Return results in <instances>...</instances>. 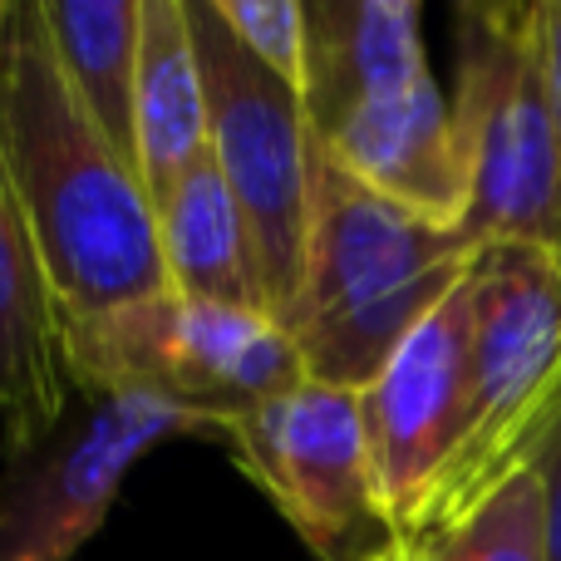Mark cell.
Returning <instances> with one entry per match:
<instances>
[{"label": "cell", "instance_id": "6da1fadb", "mask_svg": "<svg viewBox=\"0 0 561 561\" xmlns=\"http://www.w3.org/2000/svg\"><path fill=\"white\" fill-rule=\"evenodd\" d=\"M0 168L65 330L168 290L153 203L59 75L39 0H0Z\"/></svg>", "mask_w": 561, "mask_h": 561}, {"label": "cell", "instance_id": "7a4b0ae2", "mask_svg": "<svg viewBox=\"0 0 561 561\" xmlns=\"http://www.w3.org/2000/svg\"><path fill=\"white\" fill-rule=\"evenodd\" d=\"M473 256L463 227H434L385 203L316 148L306 272L280 320L306 379L359 394L409 330L454 296Z\"/></svg>", "mask_w": 561, "mask_h": 561}, {"label": "cell", "instance_id": "3957f363", "mask_svg": "<svg viewBox=\"0 0 561 561\" xmlns=\"http://www.w3.org/2000/svg\"><path fill=\"white\" fill-rule=\"evenodd\" d=\"M561 404V252L493 242L473 256L468 424L404 547L473 513L493 488L533 468Z\"/></svg>", "mask_w": 561, "mask_h": 561}, {"label": "cell", "instance_id": "277c9868", "mask_svg": "<svg viewBox=\"0 0 561 561\" xmlns=\"http://www.w3.org/2000/svg\"><path fill=\"white\" fill-rule=\"evenodd\" d=\"M65 365L75 389L153 399L203 434H227L242 414L306 385L300 350L280 320L178 290L65 330Z\"/></svg>", "mask_w": 561, "mask_h": 561}, {"label": "cell", "instance_id": "5b68a950", "mask_svg": "<svg viewBox=\"0 0 561 561\" xmlns=\"http://www.w3.org/2000/svg\"><path fill=\"white\" fill-rule=\"evenodd\" d=\"M454 128L468 158V242L561 252V138L537 0H473L458 10Z\"/></svg>", "mask_w": 561, "mask_h": 561}, {"label": "cell", "instance_id": "8992f818", "mask_svg": "<svg viewBox=\"0 0 561 561\" xmlns=\"http://www.w3.org/2000/svg\"><path fill=\"white\" fill-rule=\"evenodd\" d=\"M187 20L207 79V153L252 232L266 316L286 320L306 272L316 134L300 94L237 45L213 0H187Z\"/></svg>", "mask_w": 561, "mask_h": 561}, {"label": "cell", "instance_id": "52a82bcc", "mask_svg": "<svg viewBox=\"0 0 561 561\" xmlns=\"http://www.w3.org/2000/svg\"><path fill=\"white\" fill-rule=\"evenodd\" d=\"M222 438L320 561H375L394 547L369 468L359 394L306 379L242 414Z\"/></svg>", "mask_w": 561, "mask_h": 561}, {"label": "cell", "instance_id": "ba28073f", "mask_svg": "<svg viewBox=\"0 0 561 561\" xmlns=\"http://www.w3.org/2000/svg\"><path fill=\"white\" fill-rule=\"evenodd\" d=\"M183 434L193 419L138 394L75 389L65 419L0 473V561H75L114 513L144 454Z\"/></svg>", "mask_w": 561, "mask_h": 561}, {"label": "cell", "instance_id": "9c48e42d", "mask_svg": "<svg viewBox=\"0 0 561 561\" xmlns=\"http://www.w3.org/2000/svg\"><path fill=\"white\" fill-rule=\"evenodd\" d=\"M468 335H473V266L458 290L424 316L409 340L359 389L379 507L404 542L434 483L454 463L468 424Z\"/></svg>", "mask_w": 561, "mask_h": 561}, {"label": "cell", "instance_id": "30bf717a", "mask_svg": "<svg viewBox=\"0 0 561 561\" xmlns=\"http://www.w3.org/2000/svg\"><path fill=\"white\" fill-rule=\"evenodd\" d=\"M316 148L385 203L434 227H463L468 158L454 128V104L434 75L350 108L316 138Z\"/></svg>", "mask_w": 561, "mask_h": 561}, {"label": "cell", "instance_id": "8fae6325", "mask_svg": "<svg viewBox=\"0 0 561 561\" xmlns=\"http://www.w3.org/2000/svg\"><path fill=\"white\" fill-rule=\"evenodd\" d=\"M75 379L65 365V320L39 266L35 237L0 168V428L5 454L35 448L65 419Z\"/></svg>", "mask_w": 561, "mask_h": 561}, {"label": "cell", "instance_id": "7c38bea8", "mask_svg": "<svg viewBox=\"0 0 561 561\" xmlns=\"http://www.w3.org/2000/svg\"><path fill=\"white\" fill-rule=\"evenodd\" d=\"M424 10L414 0H310L306 5V118L325 134L350 108L428 79Z\"/></svg>", "mask_w": 561, "mask_h": 561}, {"label": "cell", "instance_id": "4fadbf2b", "mask_svg": "<svg viewBox=\"0 0 561 561\" xmlns=\"http://www.w3.org/2000/svg\"><path fill=\"white\" fill-rule=\"evenodd\" d=\"M207 158V79L187 0H138L134 168L148 203Z\"/></svg>", "mask_w": 561, "mask_h": 561}, {"label": "cell", "instance_id": "5bb4252c", "mask_svg": "<svg viewBox=\"0 0 561 561\" xmlns=\"http://www.w3.org/2000/svg\"><path fill=\"white\" fill-rule=\"evenodd\" d=\"M153 222H158V252H163L168 290L213 300V306L266 310L252 232H247L213 153L158 197Z\"/></svg>", "mask_w": 561, "mask_h": 561}, {"label": "cell", "instance_id": "9a60e30c", "mask_svg": "<svg viewBox=\"0 0 561 561\" xmlns=\"http://www.w3.org/2000/svg\"><path fill=\"white\" fill-rule=\"evenodd\" d=\"M39 20L84 114L134 163L138 0H39Z\"/></svg>", "mask_w": 561, "mask_h": 561}, {"label": "cell", "instance_id": "2e32d148", "mask_svg": "<svg viewBox=\"0 0 561 561\" xmlns=\"http://www.w3.org/2000/svg\"><path fill=\"white\" fill-rule=\"evenodd\" d=\"M409 561H547V503L537 473H513L473 513L409 542Z\"/></svg>", "mask_w": 561, "mask_h": 561}, {"label": "cell", "instance_id": "e0dca14e", "mask_svg": "<svg viewBox=\"0 0 561 561\" xmlns=\"http://www.w3.org/2000/svg\"><path fill=\"white\" fill-rule=\"evenodd\" d=\"M232 39L296 94H306V5L300 0H213Z\"/></svg>", "mask_w": 561, "mask_h": 561}, {"label": "cell", "instance_id": "ac0fdd59", "mask_svg": "<svg viewBox=\"0 0 561 561\" xmlns=\"http://www.w3.org/2000/svg\"><path fill=\"white\" fill-rule=\"evenodd\" d=\"M533 473L542 483V503H547V561H561V404L533 454Z\"/></svg>", "mask_w": 561, "mask_h": 561}, {"label": "cell", "instance_id": "d6986e66", "mask_svg": "<svg viewBox=\"0 0 561 561\" xmlns=\"http://www.w3.org/2000/svg\"><path fill=\"white\" fill-rule=\"evenodd\" d=\"M537 20H542V69H547V94H552L557 138H561V0H537Z\"/></svg>", "mask_w": 561, "mask_h": 561}, {"label": "cell", "instance_id": "ffe728a7", "mask_svg": "<svg viewBox=\"0 0 561 561\" xmlns=\"http://www.w3.org/2000/svg\"><path fill=\"white\" fill-rule=\"evenodd\" d=\"M375 561H409V547H399V542H394V547H385V552H379Z\"/></svg>", "mask_w": 561, "mask_h": 561}]
</instances>
